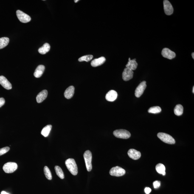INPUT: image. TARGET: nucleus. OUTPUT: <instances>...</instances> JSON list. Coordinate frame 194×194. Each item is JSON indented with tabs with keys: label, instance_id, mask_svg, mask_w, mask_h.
Instances as JSON below:
<instances>
[{
	"label": "nucleus",
	"instance_id": "obj_35",
	"mask_svg": "<svg viewBox=\"0 0 194 194\" xmlns=\"http://www.w3.org/2000/svg\"><path fill=\"white\" fill-rule=\"evenodd\" d=\"M79 1V0H74V2L76 3H77V2H78Z\"/></svg>",
	"mask_w": 194,
	"mask_h": 194
},
{
	"label": "nucleus",
	"instance_id": "obj_33",
	"mask_svg": "<svg viewBox=\"0 0 194 194\" xmlns=\"http://www.w3.org/2000/svg\"><path fill=\"white\" fill-rule=\"evenodd\" d=\"M1 194H10L7 193V192L5 191H3L1 192Z\"/></svg>",
	"mask_w": 194,
	"mask_h": 194
},
{
	"label": "nucleus",
	"instance_id": "obj_9",
	"mask_svg": "<svg viewBox=\"0 0 194 194\" xmlns=\"http://www.w3.org/2000/svg\"><path fill=\"white\" fill-rule=\"evenodd\" d=\"M164 12L166 15H170L173 13L174 9L170 1L167 0H165L163 1Z\"/></svg>",
	"mask_w": 194,
	"mask_h": 194
},
{
	"label": "nucleus",
	"instance_id": "obj_25",
	"mask_svg": "<svg viewBox=\"0 0 194 194\" xmlns=\"http://www.w3.org/2000/svg\"><path fill=\"white\" fill-rule=\"evenodd\" d=\"M55 170L56 173L57 175L60 179H63L64 178V174L62 170L61 167L58 166H55Z\"/></svg>",
	"mask_w": 194,
	"mask_h": 194
},
{
	"label": "nucleus",
	"instance_id": "obj_6",
	"mask_svg": "<svg viewBox=\"0 0 194 194\" xmlns=\"http://www.w3.org/2000/svg\"><path fill=\"white\" fill-rule=\"evenodd\" d=\"M125 171L122 167L116 166L112 167L110 170V174L111 176H123L125 174Z\"/></svg>",
	"mask_w": 194,
	"mask_h": 194
},
{
	"label": "nucleus",
	"instance_id": "obj_19",
	"mask_svg": "<svg viewBox=\"0 0 194 194\" xmlns=\"http://www.w3.org/2000/svg\"><path fill=\"white\" fill-rule=\"evenodd\" d=\"M138 66V64L136 61V59H134L131 60V58H129V61L126 65V67L132 71L135 70L136 69Z\"/></svg>",
	"mask_w": 194,
	"mask_h": 194
},
{
	"label": "nucleus",
	"instance_id": "obj_12",
	"mask_svg": "<svg viewBox=\"0 0 194 194\" xmlns=\"http://www.w3.org/2000/svg\"><path fill=\"white\" fill-rule=\"evenodd\" d=\"M128 155L130 158L137 160L139 159L141 157V153L140 152L134 149H130L128 152Z\"/></svg>",
	"mask_w": 194,
	"mask_h": 194
},
{
	"label": "nucleus",
	"instance_id": "obj_4",
	"mask_svg": "<svg viewBox=\"0 0 194 194\" xmlns=\"http://www.w3.org/2000/svg\"><path fill=\"white\" fill-rule=\"evenodd\" d=\"M113 134L116 137L124 139H128L131 136L129 132L123 129L115 130L113 132Z\"/></svg>",
	"mask_w": 194,
	"mask_h": 194
},
{
	"label": "nucleus",
	"instance_id": "obj_36",
	"mask_svg": "<svg viewBox=\"0 0 194 194\" xmlns=\"http://www.w3.org/2000/svg\"><path fill=\"white\" fill-rule=\"evenodd\" d=\"M192 92H193V93H194V86L193 87V90H192Z\"/></svg>",
	"mask_w": 194,
	"mask_h": 194
},
{
	"label": "nucleus",
	"instance_id": "obj_3",
	"mask_svg": "<svg viewBox=\"0 0 194 194\" xmlns=\"http://www.w3.org/2000/svg\"><path fill=\"white\" fill-rule=\"evenodd\" d=\"M158 137L163 142L167 144H174L175 141L172 136L167 133L160 132L157 134Z\"/></svg>",
	"mask_w": 194,
	"mask_h": 194
},
{
	"label": "nucleus",
	"instance_id": "obj_13",
	"mask_svg": "<svg viewBox=\"0 0 194 194\" xmlns=\"http://www.w3.org/2000/svg\"><path fill=\"white\" fill-rule=\"evenodd\" d=\"M0 84L7 90L11 89L12 85L6 78L4 76H0Z\"/></svg>",
	"mask_w": 194,
	"mask_h": 194
},
{
	"label": "nucleus",
	"instance_id": "obj_30",
	"mask_svg": "<svg viewBox=\"0 0 194 194\" xmlns=\"http://www.w3.org/2000/svg\"><path fill=\"white\" fill-rule=\"evenodd\" d=\"M153 185L155 189H157L160 187L161 186L160 181H156L153 182Z\"/></svg>",
	"mask_w": 194,
	"mask_h": 194
},
{
	"label": "nucleus",
	"instance_id": "obj_26",
	"mask_svg": "<svg viewBox=\"0 0 194 194\" xmlns=\"http://www.w3.org/2000/svg\"><path fill=\"white\" fill-rule=\"evenodd\" d=\"M161 111L160 107L158 106L152 107L148 110V112L152 114H158L160 113Z\"/></svg>",
	"mask_w": 194,
	"mask_h": 194
},
{
	"label": "nucleus",
	"instance_id": "obj_8",
	"mask_svg": "<svg viewBox=\"0 0 194 194\" xmlns=\"http://www.w3.org/2000/svg\"><path fill=\"white\" fill-rule=\"evenodd\" d=\"M147 85L146 84V82L143 81L139 84V86L136 88L135 91V95L137 97H139L143 94Z\"/></svg>",
	"mask_w": 194,
	"mask_h": 194
},
{
	"label": "nucleus",
	"instance_id": "obj_34",
	"mask_svg": "<svg viewBox=\"0 0 194 194\" xmlns=\"http://www.w3.org/2000/svg\"><path fill=\"white\" fill-rule=\"evenodd\" d=\"M192 58H193V59H194V53H192Z\"/></svg>",
	"mask_w": 194,
	"mask_h": 194
},
{
	"label": "nucleus",
	"instance_id": "obj_31",
	"mask_svg": "<svg viewBox=\"0 0 194 194\" xmlns=\"http://www.w3.org/2000/svg\"><path fill=\"white\" fill-rule=\"evenodd\" d=\"M5 102V100L4 98H0V108H1L4 104Z\"/></svg>",
	"mask_w": 194,
	"mask_h": 194
},
{
	"label": "nucleus",
	"instance_id": "obj_27",
	"mask_svg": "<svg viewBox=\"0 0 194 194\" xmlns=\"http://www.w3.org/2000/svg\"><path fill=\"white\" fill-rule=\"evenodd\" d=\"M44 174L46 178L49 180H52V173H51L49 167L47 166H45L44 167Z\"/></svg>",
	"mask_w": 194,
	"mask_h": 194
},
{
	"label": "nucleus",
	"instance_id": "obj_2",
	"mask_svg": "<svg viewBox=\"0 0 194 194\" xmlns=\"http://www.w3.org/2000/svg\"><path fill=\"white\" fill-rule=\"evenodd\" d=\"M83 157L86 164L87 170L88 172H90L92 169V155L91 152L89 150L86 151L84 153Z\"/></svg>",
	"mask_w": 194,
	"mask_h": 194
},
{
	"label": "nucleus",
	"instance_id": "obj_11",
	"mask_svg": "<svg viewBox=\"0 0 194 194\" xmlns=\"http://www.w3.org/2000/svg\"><path fill=\"white\" fill-rule=\"evenodd\" d=\"M133 71L128 68H125L122 73V78L125 81H128L133 78Z\"/></svg>",
	"mask_w": 194,
	"mask_h": 194
},
{
	"label": "nucleus",
	"instance_id": "obj_22",
	"mask_svg": "<svg viewBox=\"0 0 194 194\" xmlns=\"http://www.w3.org/2000/svg\"><path fill=\"white\" fill-rule=\"evenodd\" d=\"M52 125H48L45 127L42 130L41 134L45 137H47L49 136L50 132L52 128Z\"/></svg>",
	"mask_w": 194,
	"mask_h": 194
},
{
	"label": "nucleus",
	"instance_id": "obj_28",
	"mask_svg": "<svg viewBox=\"0 0 194 194\" xmlns=\"http://www.w3.org/2000/svg\"><path fill=\"white\" fill-rule=\"evenodd\" d=\"M93 56L91 55H88L83 56L80 57L78 59V61L80 62L86 61L88 62L91 60L92 59Z\"/></svg>",
	"mask_w": 194,
	"mask_h": 194
},
{
	"label": "nucleus",
	"instance_id": "obj_21",
	"mask_svg": "<svg viewBox=\"0 0 194 194\" xmlns=\"http://www.w3.org/2000/svg\"><path fill=\"white\" fill-rule=\"evenodd\" d=\"M156 170L158 173L162 174L163 176L166 174L165 167L163 164H158L156 166Z\"/></svg>",
	"mask_w": 194,
	"mask_h": 194
},
{
	"label": "nucleus",
	"instance_id": "obj_15",
	"mask_svg": "<svg viewBox=\"0 0 194 194\" xmlns=\"http://www.w3.org/2000/svg\"><path fill=\"white\" fill-rule=\"evenodd\" d=\"M106 61V59L104 57H102L97 59H94L91 62V66L93 67H97L101 66Z\"/></svg>",
	"mask_w": 194,
	"mask_h": 194
},
{
	"label": "nucleus",
	"instance_id": "obj_23",
	"mask_svg": "<svg viewBox=\"0 0 194 194\" xmlns=\"http://www.w3.org/2000/svg\"><path fill=\"white\" fill-rule=\"evenodd\" d=\"M10 39L7 37L0 38V49L4 48L8 45Z\"/></svg>",
	"mask_w": 194,
	"mask_h": 194
},
{
	"label": "nucleus",
	"instance_id": "obj_20",
	"mask_svg": "<svg viewBox=\"0 0 194 194\" xmlns=\"http://www.w3.org/2000/svg\"><path fill=\"white\" fill-rule=\"evenodd\" d=\"M50 46L48 43H45L43 46L40 47L38 49V52L40 54H45L47 53L50 50Z\"/></svg>",
	"mask_w": 194,
	"mask_h": 194
},
{
	"label": "nucleus",
	"instance_id": "obj_16",
	"mask_svg": "<svg viewBox=\"0 0 194 194\" xmlns=\"http://www.w3.org/2000/svg\"><path fill=\"white\" fill-rule=\"evenodd\" d=\"M48 94V91L46 90L41 91L37 96L36 98L37 102L39 103H41L47 97Z\"/></svg>",
	"mask_w": 194,
	"mask_h": 194
},
{
	"label": "nucleus",
	"instance_id": "obj_5",
	"mask_svg": "<svg viewBox=\"0 0 194 194\" xmlns=\"http://www.w3.org/2000/svg\"><path fill=\"white\" fill-rule=\"evenodd\" d=\"M18 165L14 162H8L4 164L3 167V170L6 173H13L17 169Z\"/></svg>",
	"mask_w": 194,
	"mask_h": 194
},
{
	"label": "nucleus",
	"instance_id": "obj_7",
	"mask_svg": "<svg viewBox=\"0 0 194 194\" xmlns=\"http://www.w3.org/2000/svg\"><path fill=\"white\" fill-rule=\"evenodd\" d=\"M17 16L21 22L26 23L31 20L30 17L22 11L18 10L16 11Z\"/></svg>",
	"mask_w": 194,
	"mask_h": 194
},
{
	"label": "nucleus",
	"instance_id": "obj_17",
	"mask_svg": "<svg viewBox=\"0 0 194 194\" xmlns=\"http://www.w3.org/2000/svg\"><path fill=\"white\" fill-rule=\"evenodd\" d=\"M74 86H70L65 90L64 97L68 99H70L74 96Z\"/></svg>",
	"mask_w": 194,
	"mask_h": 194
},
{
	"label": "nucleus",
	"instance_id": "obj_14",
	"mask_svg": "<svg viewBox=\"0 0 194 194\" xmlns=\"http://www.w3.org/2000/svg\"><path fill=\"white\" fill-rule=\"evenodd\" d=\"M118 94L116 91L111 90L107 93L105 96V99L108 101L113 102L117 99Z\"/></svg>",
	"mask_w": 194,
	"mask_h": 194
},
{
	"label": "nucleus",
	"instance_id": "obj_29",
	"mask_svg": "<svg viewBox=\"0 0 194 194\" xmlns=\"http://www.w3.org/2000/svg\"><path fill=\"white\" fill-rule=\"evenodd\" d=\"M10 150V147H6L0 149V156L7 153Z\"/></svg>",
	"mask_w": 194,
	"mask_h": 194
},
{
	"label": "nucleus",
	"instance_id": "obj_10",
	"mask_svg": "<svg viewBox=\"0 0 194 194\" xmlns=\"http://www.w3.org/2000/svg\"><path fill=\"white\" fill-rule=\"evenodd\" d=\"M161 54L164 58L172 60L175 58L176 57V54L173 51L170 50L167 48H165L162 49Z\"/></svg>",
	"mask_w": 194,
	"mask_h": 194
},
{
	"label": "nucleus",
	"instance_id": "obj_1",
	"mask_svg": "<svg viewBox=\"0 0 194 194\" xmlns=\"http://www.w3.org/2000/svg\"><path fill=\"white\" fill-rule=\"evenodd\" d=\"M65 164L68 169L73 175L77 174L78 167L75 160L72 158H69L65 161Z\"/></svg>",
	"mask_w": 194,
	"mask_h": 194
},
{
	"label": "nucleus",
	"instance_id": "obj_18",
	"mask_svg": "<svg viewBox=\"0 0 194 194\" xmlns=\"http://www.w3.org/2000/svg\"><path fill=\"white\" fill-rule=\"evenodd\" d=\"M45 69V67L44 66L42 65H39L35 69L34 73V76L37 78L41 77L44 72Z\"/></svg>",
	"mask_w": 194,
	"mask_h": 194
},
{
	"label": "nucleus",
	"instance_id": "obj_32",
	"mask_svg": "<svg viewBox=\"0 0 194 194\" xmlns=\"http://www.w3.org/2000/svg\"><path fill=\"white\" fill-rule=\"evenodd\" d=\"M151 191V189L150 188L146 187L145 189V192L146 194H149Z\"/></svg>",
	"mask_w": 194,
	"mask_h": 194
},
{
	"label": "nucleus",
	"instance_id": "obj_24",
	"mask_svg": "<svg viewBox=\"0 0 194 194\" xmlns=\"http://www.w3.org/2000/svg\"><path fill=\"white\" fill-rule=\"evenodd\" d=\"M174 112L175 115L181 116L183 112V107L181 104L177 105L175 107Z\"/></svg>",
	"mask_w": 194,
	"mask_h": 194
}]
</instances>
